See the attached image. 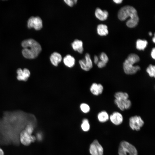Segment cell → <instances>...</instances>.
Returning <instances> with one entry per match:
<instances>
[{
	"label": "cell",
	"mask_w": 155,
	"mask_h": 155,
	"mask_svg": "<svg viewBox=\"0 0 155 155\" xmlns=\"http://www.w3.org/2000/svg\"><path fill=\"white\" fill-rule=\"evenodd\" d=\"M155 48L154 47L152 49L151 54V55L152 57L154 59H155Z\"/></svg>",
	"instance_id": "cell-27"
},
{
	"label": "cell",
	"mask_w": 155,
	"mask_h": 155,
	"mask_svg": "<svg viewBox=\"0 0 155 155\" xmlns=\"http://www.w3.org/2000/svg\"><path fill=\"white\" fill-rule=\"evenodd\" d=\"M82 130L84 131H89L90 128V125L88 120L86 119H84L82 121L81 125Z\"/></svg>",
	"instance_id": "cell-22"
},
{
	"label": "cell",
	"mask_w": 155,
	"mask_h": 155,
	"mask_svg": "<svg viewBox=\"0 0 155 155\" xmlns=\"http://www.w3.org/2000/svg\"><path fill=\"white\" fill-rule=\"evenodd\" d=\"M89 152L91 155H103V148L98 141L95 140L90 144Z\"/></svg>",
	"instance_id": "cell-9"
},
{
	"label": "cell",
	"mask_w": 155,
	"mask_h": 155,
	"mask_svg": "<svg viewBox=\"0 0 155 155\" xmlns=\"http://www.w3.org/2000/svg\"><path fill=\"white\" fill-rule=\"evenodd\" d=\"M90 90L92 94L94 96H98L102 93L104 90V87L101 84L94 83L91 85Z\"/></svg>",
	"instance_id": "cell-12"
},
{
	"label": "cell",
	"mask_w": 155,
	"mask_h": 155,
	"mask_svg": "<svg viewBox=\"0 0 155 155\" xmlns=\"http://www.w3.org/2000/svg\"><path fill=\"white\" fill-rule=\"evenodd\" d=\"M79 63L81 68L85 71H89L93 67V63L90 54L86 53L84 59L80 60Z\"/></svg>",
	"instance_id": "cell-8"
},
{
	"label": "cell",
	"mask_w": 155,
	"mask_h": 155,
	"mask_svg": "<svg viewBox=\"0 0 155 155\" xmlns=\"http://www.w3.org/2000/svg\"><path fill=\"white\" fill-rule=\"evenodd\" d=\"M62 59V57L61 54L56 52H53L50 57V60L51 63L55 67L58 66Z\"/></svg>",
	"instance_id": "cell-13"
},
{
	"label": "cell",
	"mask_w": 155,
	"mask_h": 155,
	"mask_svg": "<svg viewBox=\"0 0 155 155\" xmlns=\"http://www.w3.org/2000/svg\"><path fill=\"white\" fill-rule=\"evenodd\" d=\"M42 22L39 16L30 17L28 20L27 26L28 28H34L36 30H40L42 27Z\"/></svg>",
	"instance_id": "cell-7"
},
{
	"label": "cell",
	"mask_w": 155,
	"mask_h": 155,
	"mask_svg": "<svg viewBox=\"0 0 155 155\" xmlns=\"http://www.w3.org/2000/svg\"><path fill=\"white\" fill-rule=\"evenodd\" d=\"M21 44L23 48L22 50V55L26 59L36 58L42 51V48L39 43L33 39L24 40Z\"/></svg>",
	"instance_id": "cell-2"
},
{
	"label": "cell",
	"mask_w": 155,
	"mask_h": 155,
	"mask_svg": "<svg viewBox=\"0 0 155 155\" xmlns=\"http://www.w3.org/2000/svg\"><path fill=\"white\" fill-rule=\"evenodd\" d=\"M118 153L119 155H138L137 151L135 147L125 141L120 143Z\"/></svg>",
	"instance_id": "cell-4"
},
{
	"label": "cell",
	"mask_w": 155,
	"mask_h": 155,
	"mask_svg": "<svg viewBox=\"0 0 155 155\" xmlns=\"http://www.w3.org/2000/svg\"><path fill=\"white\" fill-rule=\"evenodd\" d=\"M100 61L106 64L108 62L109 59L106 54L104 52H102L100 56Z\"/></svg>",
	"instance_id": "cell-24"
},
{
	"label": "cell",
	"mask_w": 155,
	"mask_h": 155,
	"mask_svg": "<svg viewBox=\"0 0 155 155\" xmlns=\"http://www.w3.org/2000/svg\"><path fill=\"white\" fill-rule=\"evenodd\" d=\"M98 61V57L96 55H95L94 57V63L97 64Z\"/></svg>",
	"instance_id": "cell-28"
},
{
	"label": "cell",
	"mask_w": 155,
	"mask_h": 155,
	"mask_svg": "<svg viewBox=\"0 0 155 155\" xmlns=\"http://www.w3.org/2000/svg\"><path fill=\"white\" fill-rule=\"evenodd\" d=\"M109 119L113 124L116 125L121 124L123 120L122 114L118 111H115L113 112L110 115Z\"/></svg>",
	"instance_id": "cell-10"
},
{
	"label": "cell",
	"mask_w": 155,
	"mask_h": 155,
	"mask_svg": "<svg viewBox=\"0 0 155 155\" xmlns=\"http://www.w3.org/2000/svg\"><path fill=\"white\" fill-rule=\"evenodd\" d=\"M118 17L121 21H124L129 18L126 22V25L130 28L136 26L139 20L137 10L133 7L130 5L121 7L118 11Z\"/></svg>",
	"instance_id": "cell-1"
},
{
	"label": "cell",
	"mask_w": 155,
	"mask_h": 155,
	"mask_svg": "<svg viewBox=\"0 0 155 155\" xmlns=\"http://www.w3.org/2000/svg\"><path fill=\"white\" fill-rule=\"evenodd\" d=\"M140 61V58L135 53H131L128 56L123 64V69L125 73L132 75L135 74L141 69L138 65H134Z\"/></svg>",
	"instance_id": "cell-3"
},
{
	"label": "cell",
	"mask_w": 155,
	"mask_h": 155,
	"mask_svg": "<svg viewBox=\"0 0 155 155\" xmlns=\"http://www.w3.org/2000/svg\"><path fill=\"white\" fill-rule=\"evenodd\" d=\"M73 49L77 51L80 54H82L84 51L83 43L81 40L76 39L74 40L71 44Z\"/></svg>",
	"instance_id": "cell-15"
},
{
	"label": "cell",
	"mask_w": 155,
	"mask_h": 155,
	"mask_svg": "<svg viewBox=\"0 0 155 155\" xmlns=\"http://www.w3.org/2000/svg\"><path fill=\"white\" fill-rule=\"evenodd\" d=\"M95 15L96 17L101 21L106 20L108 16V12L106 10H102L99 8L97 7L96 9Z\"/></svg>",
	"instance_id": "cell-14"
},
{
	"label": "cell",
	"mask_w": 155,
	"mask_h": 155,
	"mask_svg": "<svg viewBox=\"0 0 155 155\" xmlns=\"http://www.w3.org/2000/svg\"><path fill=\"white\" fill-rule=\"evenodd\" d=\"M80 107L81 111L84 113H88L90 110V106L86 103H81L80 105Z\"/></svg>",
	"instance_id": "cell-23"
},
{
	"label": "cell",
	"mask_w": 155,
	"mask_h": 155,
	"mask_svg": "<svg viewBox=\"0 0 155 155\" xmlns=\"http://www.w3.org/2000/svg\"><path fill=\"white\" fill-rule=\"evenodd\" d=\"M109 117L108 113L105 111H101L97 115L98 120L101 123H104L108 121L109 119Z\"/></svg>",
	"instance_id": "cell-18"
},
{
	"label": "cell",
	"mask_w": 155,
	"mask_h": 155,
	"mask_svg": "<svg viewBox=\"0 0 155 155\" xmlns=\"http://www.w3.org/2000/svg\"><path fill=\"white\" fill-rule=\"evenodd\" d=\"M148 44V42L146 40L138 39L136 43V49L140 50H144Z\"/></svg>",
	"instance_id": "cell-19"
},
{
	"label": "cell",
	"mask_w": 155,
	"mask_h": 155,
	"mask_svg": "<svg viewBox=\"0 0 155 155\" xmlns=\"http://www.w3.org/2000/svg\"><path fill=\"white\" fill-rule=\"evenodd\" d=\"M17 78L20 81H26L30 76V73L29 70L27 68H24L23 70L19 68L17 71Z\"/></svg>",
	"instance_id": "cell-11"
},
{
	"label": "cell",
	"mask_w": 155,
	"mask_h": 155,
	"mask_svg": "<svg viewBox=\"0 0 155 155\" xmlns=\"http://www.w3.org/2000/svg\"><path fill=\"white\" fill-rule=\"evenodd\" d=\"M19 140L23 145L28 146L32 142L35 141L36 137L34 135L29 133L24 129H23L20 133Z\"/></svg>",
	"instance_id": "cell-6"
},
{
	"label": "cell",
	"mask_w": 155,
	"mask_h": 155,
	"mask_svg": "<svg viewBox=\"0 0 155 155\" xmlns=\"http://www.w3.org/2000/svg\"><path fill=\"white\" fill-rule=\"evenodd\" d=\"M37 137V139L39 140H41L42 139V135L40 133H38Z\"/></svg>",
	"instance_id": "cell-29"
},
{
	"label": "cell",
	"mask_w": 155,
	"mask_h": 155,
	"mask_svg": "<svg viewBox=\"0 0 155 155\" xmlns=\"http://www.w3.org/2000/svg\"><path fill=\"white\" fill-rule=\"evenodd\" d=\"M106 64L102 61H99L97 63V66L99 68H102L105 67Z\"/></svg>",
	"instance_id": "cell-26"
},
{
	"label": "cell",
	"mask_w": 155,
	"mask_h": 155,
	"mask_svg": "<svg viewBox=\"0 0 155 155\" xmlns=\"http://www.w3.org/2000/svg\"><path fill=\"white\" fill-rule=\"evenodd\" d=\"M149 34L150 36H152V32H149Z\"/></svg>",
	"instance_id": "cell-33"
},
{
	"label": "cell",
	"mask_w": 155,
	"mask_h": 155,
	"mask_svg": "<svg viewBox=\"0 0 155 155\" xmlns=\"http://www.w3.org/2000/svg\"><path fill=\"white\" fill-rule=\"evenodd\" d=\"M0 155H4V152L2 149L0 147Z\"/></svg>",
	"instance_id": "cell-31"
},
{
	"label": "cell",
	"mask_w": 155,
	"mask_h": 155,
	"mask_svg": "<svg viewBox=\"0 0 155 155\" xmlns=\"http://www.w3.org/2000/svg\"><path fill=\"white\" fill-rule=\"evenodd\" d=\"M144 124V122L141 117L135 115L131 117L129 119V125L133 130L139 131Z\"/></svg>",
	"instance_id": "cell-5"
},
{
	"label": "cell",
	"mask_w": 155,
	"mask_h": 155,
	"mask_svg": "<svg viewBox=\"0 0 155 155\" xmlns=\"http://www.w3.org/2000/svg\"><path fill=\"white\" fill-rule=\"evenodd\" d=\"M152 40L153 42L154 43H155V36H154V37L152 38Z\"/></svg>",
	"instance_id": "cell-32"
},
{
	"label": "cell",
	"mask_w": 155,
	"mask_h": 155,
	"mask_svg": "<svg viewBox=\"0 0 155 155\" xmlns=\"http://www.w3.org/2000/svg\"><path fill=\"white\" fill-rule=\"evenodd\" d=\"M115 99L123 100L129 99V95L126 92L119 91L116 92L114 95Z\"/></svg>",
	"instance_id": "cell-20"
},
{
	"label": "cell",
	"mask_w": 155,
	"mask_h": 155,
	"mask_svg": "<svg viewBox=\"0 0 155 155\" xmlns=\"http://www.w3.org/2000/svg\"><path fill=\"white\" fill-rule=\"evenodd\" d=\"M113 1L116 3L119 4L121 3L123 1L122 0H113Z\"/></svg>",
	"instance_id": "cell-30"
},
{
	"label": "cell",
	"mask_w": 155,
	"mask_h": 155,
	"mask_svg": "<svg viewBox=\"0 0 155 155\" xmlns=\"http://www.w3.org/2000/svg\"><path fill=\"white\" fill-rule=\"evenodd\" d=\"M64 1L70 7H73L74 5L77 3V0H64Z\"/></svg>",
	"instance_id": "cell-25"
},
{
	"label": "cell",
	"mask_w": 155,
	"mask_h": 155,
	"mask_svg": "<svg viewBox=\"0 0 155 155\" xmlns=\"http://www.w3.org/2000/svg\"><path fill=\"white\" fill-rule=\"evenodd\" d=\"M97 31L98 34L101 36L106 35L108 33L107 26L103 24H99L98 25Z\"/></svg>",
	"instance_id": "cell-17"
},
{
	"label": "cell",
	"mask_w": 155,
	"mask_h": 155,
	"mask_svg": "<svg viewBox=\"0 0 155 155\" xmlns=\"http://www.w3.org/2000/svg\"><path fill=\"white\" fill-rule=\"evenodd\" d=\"M146 71L148 75L151 78L155 77V66L152 64H150L146 69Z\"/></svg>",
	"instance_id": "cell-21"
},
{
	"label": "cell",
	"mask_w": 155,
	"mask_h": 155,
	"mask_svg": "<svg viewBox=\"0 0 155 155\" xmlns=\"http://www.w3.org/2000/svg\"><path fill=\"white\" fill-rule=\"evenodd\" d=\"M65 65L69 68L73 67L75 65V59L74 58L70 55H67L63 59Z\"/></svg>",
	"instance_id": "cell-16"
}]
</instances>
